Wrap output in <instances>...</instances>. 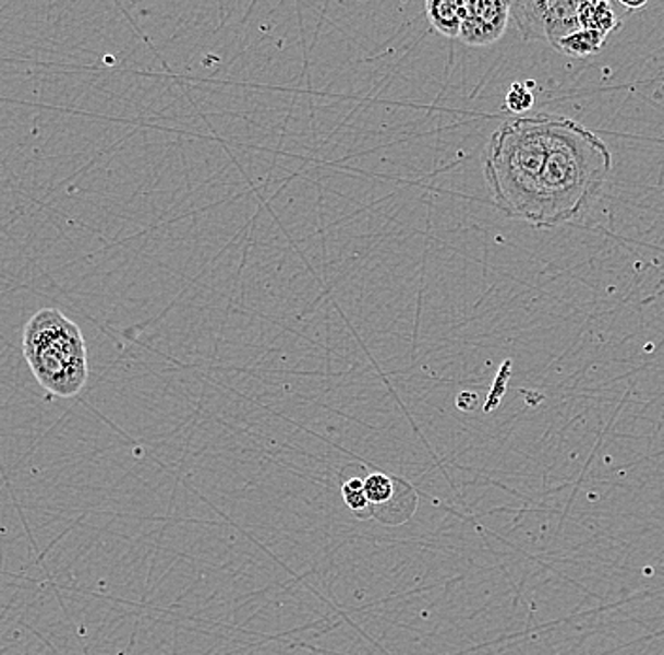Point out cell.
<instances>
[{
  "instance_id": "4",
  "label": "cell",
  "mask_w": 664,
  "mask_h": 655,
  "mask_svg": "<svg viewBox=\"0 0 664 655\" xmlns=\"http://www.w3.org/2000/svg\"><path fill=\"white\" fill-rule=\"evenodd\" d=\"M427 17L440 35L459 38L462 27L461 0H431L425 4Z\"/></svg>"
},
{
  "instance_id": "2",
  "label": "cell",
  "mask_w": 664,
  "mask_h": 655,
  "mask_svg": "<svg viewBox=\"0 0 664 655\" xmlns=\"http://www.w3.org/2000/svg\"><path fill=\"white\" fill-rule=\"evenodd\" d=\"M23 356L38 384L57 397H76L89 377L82 329L63 312L46 308L23 331Z\"/></svg>"
},
{
  "instance_id": "1",
  "label": "cell",
  "mask_w": 664,
  "mask_h": 655,
  "mask_svg": "<svg viewBox=\"0 0 664 655\" xmlns=\"http://www.w3.org/2000/svg\"><path fill=\"white\" fill-rule=\"evenodd\" d=\"M609 170L608 146L578 121L553 114L506 119L483 155L495 206L536 229L580 216Z\"/></svg>"
},
{
  "instance_id": "10",
  "label": "cell",
  "mask_w": 664,
  "mask_h": 655,
  "mask_svg": "<svg viewBox=\"0 0 664 655\" xmlns=\"http://www.w3.org/2000/svg\"><path fill=\"white\" fill-rule=\"evenodd\" d=\"M478 395L475 393H470V391H462L461 395L457 397V406H459V410L462 412H472L475 410V406H478Z\"/></svg>"
},
{
  "instance_id": "6",
  "label": "cell",
  "mask_w": 664,
  "mask_h": 655,
  "mask_svg": "<svg viewBox=\"0 0 664 655\" xmlns=\"http://www.w3.org/2000/svg\"><path fill=\"white\" fill-rule=\"evenodd\" d=\"M606 43V36L593 33V31H585L580 28L578 33L563 38L557 44V51H560L563 56L574 57V59H583V57L594 56L601 51L602 46Z\"/></svg>"
},
{
  "instance_id": "7",
  "label": "cell",
  "mask_w": 664,
  "mask_h": 655,
  "mask_svg": "<svg viewBox=\"0 0 664 655\" xmlns=\"http://www.w3.org/2000/svg\"><path fill=\"white\" fill-rule=\"evenodd\" d=\"M364 493H366L371 507L376 509V507H382L385 502L391 501L393 496H395V484L389 476L374 473L369 478H364Z\"/></svg>"
},
{
  "instance_id": "11",
  "label": "cell",
  "mask_w": 664,
  "mask_h": 655,
  "mask_svg": "<svg viewBox=\"0 0 664 655\" xmlns=\"http://www.w3.org/2000/svg\"><path fill=\"white\" fill-rule=\"evenodd\" d=\"M621 7L629 8V10H642V8L648 7V2H627V0H621Z\"/></svg>"
},
{
  "instance_id": "9",
  "label": "cell",
  "mask_w": 664,
  "mask_h": 655,
  "mask_svg": "<svg viewBox=\"0 0 664 655\" xmlns=\"http://www.w3.org/2000/svg\"><path fill=\"white\" fill-rule=\"evenodd\" d=\"M342 496L343 501L353 512H363L371 507V502L364 493V480H359V478H351L343 484Z\"/></svg>"
},
{
  "instance_id": "3",
  "label": "cell",
  "mask_w": 664,
  "mask_h": 655,
  "mask_svg": "<svg viewBox=\"0 0 664 655\" xmlns=\"http://www.w3.org/2000/svg\"><path fill=\"white\" fill-rule=\"evenodd\" d=\"M511 2L504 0H461L462 43L491 46L506 33L510 22Z\"/></svg>"
},
{
  "instance_id": "5",
  "label": "cell",
  "mask_w": 664,
  "mask_h": 655,
  "mask_svg": "<svg viewBox=\"0 0 664 655\" xmlns=\"http://www.w3.org/2000/svg\"><path fill=\"white\" fill-rule=\"evenodd\" d=\"M580 25L585 31H593L608 38L609 33L621 25V20L617 17L614 4H609L606 0H593V2H581Z\"/></svg>"
},
{
  "instance_id": "8",
  "label": "cell",
  "mask_w": 664,
  "mask_h": 655,
  "mask_svg": "<svg viewBox=\"0 0 664 655\" xmlns=\"http://www.w3.org/2000/svg\"><path fill=\"white\" fill-rule=\"evenodd\" d=\"M504 103H506V108L514 114H523L527 110H531L532 105H534V95H532L531 87L527 84H511L510 90L506 93V98H504Z\"/></svg>"
}]
</instances>
